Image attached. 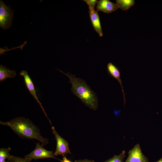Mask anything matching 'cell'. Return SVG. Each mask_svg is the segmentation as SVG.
<instances>
[{
	"mask_svg": "<svg viewBox=\"0 0 162 162\" xmlns=\"http://www.w3.org/2000/svg\"><path fill=\"white\" fill-rule=\"evenodd\" d=\"M156 162H162V158Z\"/></svg>",
	"mask_w": 162,
	"mask_h": 162,
	"instance_id": "d6986e66",
	"label": "cell"
},
{
	"mask_svg": "<svg viewBox=\"0 0 162 162\" xmlns=\"http://www.w3.org/2000/svg\"><path fill=\"white\" fill-rule=\"evenodd\" d=\"M125 151H122V152L118 155H115L113 157L108 159L104 162H123L125 157Z\"/></svg>",
	"mask_w": 162,
	"mask_h": 162,
	"instance_id": "4fadbf2b",
	"label": "cell"
},
{
	"mask_svg": "<svg viewBox=\"0 0 162 162\" xmlns=\"http://www.w3.org/2000/svg\"><path fill=\"white\" fill-rule=\"evenodd\" d=\"M61 162H72L70 160L68 159L65 156L63 158V160H62Z\"/></svg>",
	"mask_w": 162,
	"mask_h": 162,
	"instance_id": "e0dca14e",
	"label": "cell"
},
{
	"mask_svg": "<svg viewBox=\"0 0 162 162\" xmlns=\"http://www.w3.org/2000/svg\"></svg>",
	"mask_w": 162,
	"mask_h": 162,
	"instance_id": "44dd1931",
	"label": "cell"
},
{
	"mask_svg": "<svg viewBox=\"0 0 162 162\" xmlns=\"http://www.w3.org/2000/svg\"><path fill=\"white\" fill-rule=\"evenodd\" d=\"M14 10L10 6L5 4L2 1L0 2V27L6 29L11 26L14 17Z\"/></svg>",
	"mask_w": 162,
	"mask_h": 162,
	"instance_id": "3957f363",
	"label": "cell"
},
{
	"mask_svg": "<svg viewBox=\"0 0 162 162\" xmlns=\"http://www.w3.org/2000/svg\"><path fill=\"white\" fill-rule=\"evenodd\" d=\"M0 124L10 127L22 138L36 139L41 143L43 146L48 143V139L41 135L39 130L28 119L17 117L6 122L0 121Z\"/></svg>",
	"mask_w": 162,
	"mask_h": 162,
	"instance_id": "7a4b0ae2",
	"label": "cell"
},
{
	"mask_svg": "<svg viewBox=\"0 0 162 162\" xmlns=\"http://www.w3.org/2000/svg\"><path fill=\"white\" fill-rule=\"evenodd\" d=\"M0 162H10L8 160L6 161L5 160H0Z\"/></svg>",
	"mask_w": 162,
	"mask_h": 162,
	"instance_id": "ac0fdd59",
	"label": "cell"
},
{
	"mask_svg": "<svg viewBox=\"0 0 162 162\" xmlns=\"http://www.w3.org/2000/svg\"><path fill=\"white\" fill-rule=\"evenodd\" d=\"M25 157L31 160L53 158L62 160L55 157L52 151H49L45 149L39 142L36 143L35 149L30 153L25 155Z\"/></svg>",
	"mask_w": 162,
	"mask_h": 162,
	"instance_id": "277c9868",
	"label": "cell"
},
{
	"mask_svg": "<svg viewBox=\"0 0 162 162\" xmlns=\"http://www.w3.org/2000/svg\"><path fill=\"white\" fill-rule=\"evenodd\" d=\"M107 71L108 74L111 77L116 79L119 82L122 89L124 105H125V98L122 80L121 79V72L119 69L116 65L111 62H109L107 65Z\"/></svg>",
	"mask_w": 162,
	"mask_h": 162,
	"instance_id": "30bf717a",
	"label": "cell"
},
{
	"mask_svg": "<svg viewBox=\"0 0 162 162\" xmlns=\"http://www.w3.org/2000/svg\"><path fill=\"white\" fill-rule=\"evenodd\" d=\"M11 149L10 148H1L0 149V160L8 159L11 155L9 152Z\"/></svg>",
	"mask_w": 162,
	"mask_h": 162,
	"instance_id": "5bb4252c",
	"label": "cell"
},
{
	"mask_svg": "<svg viewBox=\"0 0 162 162\" xmlns=\"http://www.w3.org/2000/svg\"><path fill=\"white\" fill-rule=\"evenodd\" d=\"M8 160L10 162H30L32 160L25 157L22 158L11 155Z\"/></svg>",
	"mask_w": 162,
	"mask_h": 162,
	"instance_id": "9a60e30c",
	"label": "cell"
},
{
	"mask_svg": "<svg viewBox=\"0 0 162 162\" xmlns=\"http://www.w3.org/2000/svg\"><path fill=\"white\" fill-rule=\"evenodd\" d=\"M118 8L116 4L109 0H100L98 1L96 4V11H100L106 14L111 13Z\"/></svg>",
	"mask_w": 162,
	"mask_h": 162,
	"instance_id": "9c48e42d",
	"label": "cell"
},
{
	"mask_svg": "<svg viewBox=\"0 0 162 162\" xmlns=\"http://www.w3.org/2000/svg\"><path fill=\"white\" fill-rule=\"evenodd\" d=\"M96 4H89L88 5L89 9V14L90 19L92 26L99 36H103V33L101 23L98 11L94 10Z\"/></svg>",
	"mask_w": 162,
	"mask_h": 162,
	"instance_id": "ba28073f",
	"label": "cell"
},
{
	"mask_svg": "<svg viewBox=\"0 0 162 162\" xmlns=\"http://www.w3.org/2000/svg\"><path fill=\"white\" fill-rule=\"evenodd\" d=\"M116 4L118 8L123 10H128L135 4L134 0H116Z\"/></svg>",
	"mask_w": 162,
	"mask_h": 162,
	"instance_id": "7c38bea8",
	"label": "cell"
},
{
	"mask_svg": "<svg viewBox=\"0 0 162 162\" xmlns=\"http://www.w3.org/2000/svg\"><path fill=\"white\" fill-rule=\"evenodd\" d=\"M57 70L64 74L69 79V82L71 84V91L81 101L90 109L96 110L98 106V100L96 93L84 80L76 77L69 72L65 73Z\"/></svg>",
	"mask_w": 162,
	"mask_h": 162,
	"instance_id": "6da1fadb",
	"label": "cell"
},
{
	"mask_svg": "<svg viewBox=\"0 0 162 162\" xmlns=\"http://www.w3.org/2000/svg\"><path fill=\"white\" fill-rule=\"evenodd\" d=\"M87 1V0H86V1ZM96 1H97V0H96Z\"/></svg>",
	"mask_w": 162,
	"mask_h": 162,
	"instance_id": "ffe728a7",
	"label": "cell"
},
{
	"mask_svg": "<svg viewBox=\"0 0 162 162\" xmlns=\"http://www.w3.org/2000/svg\"><path fill=\"white\" fill-rule=\"evenodd\" d=\"M74 162H95L93 160H90L87 159H84L83 160H76Z\"/></svg>",
	"mask_w": 162,
	"mask_h": 162,
	"instance_id": "2e32d148",
	"label": "cell"
},
{
	"mask_svg": "<svg viewBox=\"0 0 162 162\" xmlns=\"http://www.w3.org/2000/svg\"><path fill=\"white\" fill-rule=\"evenodd\" d=\"M128 157L124 162H149L143 154L139 144H136L128 152Z\"/></svg>",
	"mask_w": 162,
	"mask_h": 162,
	"instance_id": "52a82bcc",
	"label": "cell"
},
{
	"mask_svg": "<svg viewBox=\"0 0 162 162\" xmlns=\"http://www.w3.org/2000/svg\"><path fill=\"white\" fill-rule=\"evenodd\" d=\"M16 75V72L14 70H10L4 66L0 65V82L4 81L8 78H14Z\"/></svg>",
	"mask_w": 162,
	"mask_h": 162,
	"instance_id": "8fae6325",
	"label": "cell"
},
{
	"mask_svg": "<svg viewBox=\"0 0 162 162\" xmlns=\"http://www.w3.org/2000/svg\"><path fill=\"white\" fill-rule=\"evenodd\" d=\"M20 74L21 76L23 77L25 85L30 94L33 96L34 98L35 99L37 103L39 104L45 116L49 121L50 123L51 124H52L50 120L47 116L41 103L38 98L33 82L28 74L26 70H22L20 73Z\"/></svg>",
	"mask_w": 162,
	"mask_h": 162,
	"instance_id": "8992f818",
	"label": "cell"
},
{
	"mask_svg": "<svg viewBox=\"0 0 162 162\" xmlns=\"http://www.w3.org/2000/svg\"><path fill=\"white\" fill-rule=\"evenodd\" d=\"M52 130L56 141V149L54 155H62L64 157L68 154H71L68 142L58 134L54 127H52Z\"/></svg>",
	"mask_w": 162,
	"mask_h": 162,
	"instance_id": "5b68a950",
	"label": "cell"
}]
</instances>
